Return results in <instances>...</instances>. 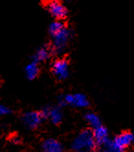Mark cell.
Instances as JSON below:
<instances>
[{
	"label": "cell",
	"instance_id": "14",
	"mask_svg": "<svg viewBox=\"0 0 134 152\" xmlns=\"http://www.w3.org/2000/svg\"><path fill=\"white\" fill-rule=\"evenodd\" d=\"M10 109L3 104H0V115H8L10 114Z\"/></svg>",
	"mask_w": 134,
	"mask_h": 152
},
{
	"label": "cell",
	"instance_id": "6",
	"mask_svg": "<svg viewBox=\"0 0 134 152\" xmlns=\"http://www.w3.org/2000/svg\"><path fill=\"white\" fill-rule=\"evenodd\" d=\"M46 7L49 13L55 18L63 19L67 15V10L65 7L58 0H48Z\"/></svg>",
	"mask_w": 134,
	"mask_h": 152
},
{
	"label": "cell",
	"instance_id": "1",
	"mask_svg": "<svg viewBox=\"0 0 134 152\" xmlns=\"http://www.w3.org/2000/svg\"><path fill=\"white\" fill-rule=\"evenodd\" d=\"M50 33L52 39L53 50L57 53H61L66 48L71 37V31L66 28L62 21H54L50 25Z\"/></svg>",
	"mask_w": 134,
	"mask_h": 152
},
{
	"label": "cell",
	"instance_id": "4",
	"mask_svg": "<svg viewBox=\"0 0 134 152\" xmlns=\"http://www.w3.org/2000/svg\"><path fill=\"white\" fill-rule=\"evenodd\" d=\"M61 104H69L78 108H85L88 106L89 102L85 95L82 94H74L63 95L61 99Z\"/></svg>",
	"mask_w": 134,
	"mask_h": 152
},
{
	"label": "cell",
	"instance_id": "16",
	"mask_svg": "<svg viewBox=\"0 0 134 152\" xmlns=\"http://www.w3.org/2000/svg\"><path fill=\"white\" fill-rule=\"evenodd\" d=\"M133 152H134V150H133Z\"/></svg>",
	"mask_w": 134,
	"mask_h": 152
},
{
	"label": "cell",
	"instance_id": "10",
	"mask_svg": "<svg viewBox=\"0 0 134 152\" xmlns=\"http://www.w3.org/2000/svg\"><path fill=\"white\" fill-rule=\"evenodd\" d=\"M51 122L53 124H59L61 123L63 119V112L61 108L58 106H53L49 107V112H48V117Z\"/></svg>",
	"mask_w": 134,
	"mask_h": 152
},
{
	"label": "cell",
	"instance_id": "5",
	"mask_svg": "<svg viewBox=\"0 0 134 152\" xmlns=\"http://www.w3.org/2000/svg\"><path fill=\"white\" fill-rule=\"evenodd\" d=\"M52 73L59 80L66 79L69 75V64L64 59H58L52 63Z\"/></svg>",
	"mask_w": 134,
	"mask_h": 152
},
{
	"label": "cell",
	"instance_id": "9",
	"mask_svg": "<svg viewBox=\"0 0 134 152\" xmlns=\"http://www.w3.org/2000/svg\"><path fill=\"white\" fill-rule=\"evenodd\" d=\"M42 152H63V146L58 140L49 138L41 144Z\"/></svg>",
	"mask_w": 134,
	"mask_h": 152
},
{
	"label": "cell",
	"instance_id": "7",
	"mask_svg": "<svg viewBox=\"0 0 134 152\" xmlns=\"http://www.w3.org/2000/svg\"><path fill=\"white\" fill-rule=\"evenodd\" d=\"M43 120V117L40 112L30 111L25 113L22 115V121L29 128H36L38 127Z\"/></svg>",
	"mask_w": 134,
	"mask_h": 152
},
{
	"label": "cell",
	"instance_id": "12",
	"mask_svg": "<svg viewBox=\"0 0 134 152\" xmlns=\"http://www.w3.org/2000/svg\"><path fill=\"white\" fill-rule=\"evenodd\" d=\"M39 72H40V69H39L38 62L34 61L29 63L25 68V73L27 75V77L30 80L35 79L39 74Z\"/></svg>",
	"mask_w": 134,
	"mask_h": 152
},
{
	"label": "cell",
	"instance_id": "11",
	"mask_svg": "<svg viewBox=\"0 0 134 152\" xmlns=\"http://www.w3.org/2000/svg\"><path fill=\"white\" fill-rule=\"evenodd\" d=\"M50 55H51L50 50L46 46H43L37 50V51L34 54V56H33V60H34V61H36V62L44 61L47 59H49Z\"/></svg>",
	"mask_w": 134,
	"mask_h": 152
},
{
	"label": "cell",
	"instance_id": "8",
	"mask_svg": "<svg viewBox=\"0 0 134 152\" xmlns=\"http://www.w3.org/2000/svg\"><path fill=\"white\" fill-rule=\"evenodd\" d=\"M93 137L95 139L96 144L105 146L108 142V131L107 129L102 126H99L96 128H94Z\"/></svg>",
	"mask_w": 134,
	"mask_h": 152
},
{
	"label": "cell",
	"instance_id": "3",
	"mask_svg": "<svg viewBox=\"0 0 134 152\" xmlns=\"http://www.w3.org/2000/svg\"><path fill=\"white\" fill-rule=\"evenodd\" d=\"M133 141L134 135L131 132H123L117 136L114 140H108L105 146L109 152H124L125 148L132 144Z\"/></svg>",
	"mask_w": 134,
	"mask_h": 152
},
{
	"label": "cell",
	"instance_id": "2",
	"mask_svg": "<svg viewBox=\"0 0 134 152\" xmlns=\"http://www.w3.org/2000/svg\"><path fill=\"white\" fill-rule=\"evenodd\" d=\"M96 147L93 133L90 130H84L73 141L72 148L74 152H89Z\"/></svg>",
	"mask_w": 134,
	"mask_h": 152
},
{
	"label": "cell",
	"instance_id": "15",
	"mask_svg": "<svg viewBox=\"0 0 134 152\" xmlns=\"http://www.w3.org/2000/svg\"><path fill=\"white\" fill-rule=\"evenodd\" d=\"M11 140H12V142L15 143V144H18V143L20 142V139H19V137H18V136L12 137H11Z\"/></svg>",
	"mask_w": 134,
	"mask_h": 152
},
{
	"label": "cell",
	"instance_id": "13",
	"mask_svg": "<svg viewBox=\"0 0 134 152\" xmlns=\"http://www.w3.org/2000/svg\"><path fill=\"white\" fill-rule=\"evenodd\" d=\"M85 120L93 128H96L99 126H101V120H100V118L97 116V115L94 113H87L85 115Z\"/></svg>",
	"mask_w": 134,
	"mask_h": 152
},
{
	"label": "cell",
	"instance_id": "17",
	"mask_svg": "<svg viewBox=\"0 0 134 152\" xmlns=\"http://www.w3.org/2000/svg\"><path fill=\"white\" fill-rule=\"evenodd\" d=\"M67 1H68V0H67Z\"/></svg>",
	"mask_w": 134,
	"mask_h": 152
}]
</instances>
